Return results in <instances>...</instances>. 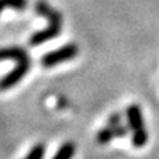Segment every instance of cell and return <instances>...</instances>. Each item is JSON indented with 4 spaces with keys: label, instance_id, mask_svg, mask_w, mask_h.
<instances>
[{
    "label": "cell",
    "instance_id": "cell-8",
    "mask_svg": "<svg viewBox=\"0 0 159 159\" xmlns=\"http://www.w3.org/2000/svg\"><path fill=\"white\" fill-rule=\"evenodd\" d=\"M28 6V0H0V13L6 9L23 11Z\"/></svg>",
    "mask_w": 159,
    "mask_h": 159
},
{
    "label": "cell",
    "instance_id": "cell-3",
    "mask_svg": "<svg viewBox=\"0 0 159 159\" xmlns=\"http://www.w3.org/2000/svg\"><path fill=\"white\" fill-rule=\"evenodd\" d=\"M48 23H49L48 27L37 31L30 37L28 44L31 47H37V45H41L47 41H51V39L57 38L61 34V31H62V20H48Z\"/></svg>",
    "mask_w": 159,
    "mask_h": 159
},
{
    "label": "cell",
    "instance_id": "cell-12",
    "mask_svg": "<svg viewBox=\"0 0 159 159\" xmlns=\"http://www.w3.org/2000/svg\"><path fill=\"white\" fill-rule=\"evenodd\" d=\"M120 124H123V116H121V113H113L107 118V125H110V127H117Z\"/></svg>",
    "mask_w": 159,
    "mask_h": 159
},
{
    "label": "cell",
    "instance_id": "cell-10",
    "mask_svg": "<svg viewBox=\"0 0 159 159\" xmlns=\"http://www.w3.org/2000/svg\"><path fill=\"white\" fill-rule=\"evenodd\" d=\"M45 151H47L45 144L38 142V144L33 145V148L28 151V153L23 159H42L44 158V155H45Z\"/></svg>",
    "mask_w": 159,
    "mask_h": 159
},
{
    "label": "cell",
    "instance_id": "cell-4",
    "mask_svg": "<svg viewBox=\"0 0 159 159\" xmlns=\"http://www.w3.org/2000/svg\"><path fill=\"white\" fill-rule=\"evenodd\" d=\"M125 117H127V124H128L129 129L132 132L145 129L144 116H142V110L139 107V104H135V103L129 104L125 108Z\"/></svg>",
    "mask_w": 159,
    "mask_h": 159
},
{
    "label": "cell",
    "instance_id": "cell-9",
    "mask_svg": "<svg viewBox=\"0 0 159 159\" xmlns=\"http://www.w3.org/2000/svg\"><path fill=\"white\" fill-rule=\"evenodd\" d=\"M148 139H149V134L147 129H141V131H135L132 132L131 137V144L135 148H142L147 145Z\"/></svg>",
    "mask_w": 159,
    "mask_h": 159
},
{
    "label": "cell",
    "instance_id": "cell-1",
    "mask_svg": "<svg viewBox=\"0 0 159 159\" xmlns=\"http://www.w3.org/2000/svg\"><path fill=\"white\" fill-rule=\"evenodd\" d=\"M79 54V47L75 42H69V44H65L59 48L54 49V51H49L47 54H44L41 57V65L44 68H52V66H57L59 63L68 62V61L76 58Z\"/></svg>",
    "mask_w": 159,
    "mask_h": 159
},
{
    "label": "cell",
    "instance_id": "cell-6",
    "mask_svg": "<svg viewBox=\"0 0 159 159\" xmlns=\"http://www.w3.org/2000/svg\"><path fill=\"white\" fill-rule=\"evenodd\" d=\"M76 152V145L72 141H66L58 148L57 153L52 156V159H72Z\"/></svg>",
    "mask_w": 159,
    "mask_h": 159
},
{
    "label": "cell",
    "instance_id": "cell-7",
    "mask_svg": "<svg viewBox=\"0 0 159 159\" xmlns=\"http://www.w3.org/2000/svg\"><path fill=\"white\" fill-rule=\"evenodd\" d=\"M114 138H116L114 128L110 125H106L104 128H100L99 132L96 134V141H97V144H100V145L108 144V142H111Z\"/></svg>",
    "mask_w": 159,
    "mask_h": 159
},
{
    "label": "cell",
    "instance_id": "cell-2",
    "mask_svg": "<svg viewBox=\"0 0 159 159\" xmlns=\"http://www.w3.org/2000/svg\"><path fill=\"white\" fill-rule=\"evenodd\" d=\"M30 68H31V59L30 58L23 59V61H18L13 69H10L3 78H0V92L13 89L16 84L20 83V80H23V79L27 76Z\"/></svg>",
    "mask_w": 159,
    "mask_h": 159
},
{
    "label": "cell",
    "instance_id": "cell-5",
    "mask_svg": "<svg viewBox=\"0 0 159 159\" xmlns=\"http://www.w3.org/2000/svg\"><path fill=\"white\" fill-rule=\"evenodd\" d=\"M27 58H30L27 49L23 48V47H18V45L0 48V62H3V61H14V62H18V61L27 59Z\"/></svg>",
    "mask_w": 159,
    "mask_h": 159
},
{
    "label": "cell",
    "instance_id": "cell-11",
    "mask_svg": "<svg viewBox=\"0 0 159 159\" xmlns=\"http://www.w3.org/2000/svg\"><path fill=\"white\" fill-rule=\"evenodd\" d=\"M114 128V134H116V138H125L128 132L131 131L128 125H124V124H120L117 127H113Z\"/></svg>",
    "mask_w": 159,
    "mask_h": 159
}]
</instances>
